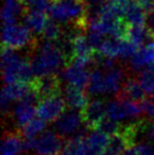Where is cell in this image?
<instances>
[{
	"label": "cell",
	"instance_id": "30",
	"mask_svg": "<svg viewBox=\"0 0 154 155\" xmlns=\"http://www.w3.org/2000/svg\"><path fill=\"white\" fill-rule=\"evenodd\" d=\"M52 0H33L30 3L29 8L30 10L33 11H39V12L45 13L49 15L50 10H51Z\"/></svg>",
	"mask_w": 154,
	"mask_h": 155
},
{
	"label": "cell",
	"instance_id": "20",
	"mask_svg": "<svg viewBox=\"0 0 154 155\" xmlns=\"http://www.w3.org/2000/svg\"><path fill=\"white\" fill-rule=\"evenodd\" d=\"M88 95H100L106 94L105 88V76L99 68H94L90 72V78H89V86L87 88Z\"/></svg>",
	"mask_w": 154,
	"mask_h": 155
},
{
	"label": "cell",
	"instance_id": "19",
	"mask_svg": "<svg viewBox=\"0 0 154 155\" xmlns=\"http://www.w3.org/2000/svg\"><path fill=\"white\" fill-rule=\"evenodd\" d=\"M127 22L130 25L135 27H146L147 23V13L139 6L135 0H131L129 8L125 16Z\"/></svg>",
	"mask_w": 154,
	"mask_h": 155
},
{
	"label": "cell",
	"instance_id": "13",
	"mask_svg": "<svg viewBox=\"0 0 154 155\" xmlns=\"http://www.w3.org/2000/svg\"><path fill=\"white\" fill-rule=\"evenodd\" d=\"M62 76L69 82V86L75 87V88L81 89V90H84V89L87 90L89 86L90 74L86 68H80L71 64L64 70Z\"/></svg>",
	"mask_w": 154,
	"mask_h": 155
},
{
	"label": "cell",
	"instance_id": "16",
	"mask_svg": "<svg viewBox=\"0 0 154 155\" xmlns=\"http://www.w3.org/2000/svg\"><path fill=\"white\" fill-rule=\"evenodd\" d=\"M25 25L30 30L33 34H42L50 17L48 14L39 11L30 10V12L25 17Z\"/></svg>",
	"mask_w": 154,
	"mask_h": 155
},
{
	"label": "cell",
	"instance_id": "8",
	"mask_svg": "<svg viewBox=\"0 0 154 155\" xmlns=\"http://www.w3.org/2000/svg\"><path fill=\"white\" fill-rule=\"evenodd\" d=\"M106 104L107 102L103 100L94 99L89 102L84 111H81L84 126L92 132L95 131L96 127L107 117Z\"/></svg>",
	"mask_w": 154,
	"mask_h": 155
},
{
	"label": "cell",
	"instance_id": "28",
	"mask_svg": "<svg viewBox=\"0 0 154 155\" xmlns=\"http://www.w3.org/2000/svg\"><path fill=\"white\" fill-rule=\"evenodd\" d=\"M121 102H123L126 114L130 118H136V117H139L143 114L142 109H140L138 104H135V102H132V101H121Z\"/></svg>",
	"mask_w": 154,
	"mask_h": 155
},
{
	"label": "cell",
	"instance_id": "29",
	"mask_svg": "<svg viewBox=\"0 0 154 155\" xmlns=\"http://www.w3.org/2000/svg\"><path fill=\"white\" fill-rule=\"evenodd\" d=\"M138 104H139L140 109H142L143 114L149 119V121L154 123V101L153 100L149 97Z\"/></svg>",
	"mask_w": 154,
	"mask_h": 155
},
{
	"label": "cell",
	"instance_id": "2",
	"mask_svg": "<svg viewBox=\"0 0 154 155\" xmlns=\"http://www.w3.org/2000/svg\"><path fill=\"white\" fill-rule=\"evenodd\" d=\"M31 67L35 77L48 75H59L62 69L67 68V61L61 49L56 42L43 40L38 42L36 50L30 54Z\"/></svg>",
	"mask_w": 154,
	"mask_h": 155
},
{
	"label": "cell",
	"instance_id": "10",
	"mask_svg": "<svg viewBox=\"0 0 154 155\" xmlns=\"http://www.w3.org/2000/svg\"><path fill=\"white\" fill-rule=\"evenodd\" d=\"M129 77V74H127V69L123 67H115L107 71L105 75L106 94H112L116 96L120 92L123 84Z\"/></svg>",
	"mask_w": 154,
	"mask_h": 155
},
{
	"label": "cell",
	"instance_id": "33",
	"mask_svg": "<svg viewBox=\"0 0 154 155\" xmlns=\"http://www.w3.org/2000/svg\"><path fill=\"white\" fill-rule=\"evenodd\" d=\"M21 1H22L23 3H25L27 6H29V5H30V3H31V2L33 1V0H21Z\"/></svg>",
	"mask_w": 154,
	"mask_h": 155
},
{
	"label": "cell",
	"instance_id": "23",
	"mask_svg": "<svg viewBox=\"0 0 154 155\" xmlns=\"http://www.w3.org/2000/svg\"><path fill=\"white\" fill-rule=\"evenodd\" d=\"M41 36H42L43 40L45 41L58 42L64 37V29H62L61 25H58L57 22H55V21L50 18V20L48 21Z\"/></svg>",
	"mask_w": 154,
	"mask_h": 155
},
{
	"label": "cell",
	"instance_id": "22",
	"mask_svg": "<svg viewBox=\"0 0 154 155\" xmlns=\"http://www.w3.org/2000/svg\"><path fill=\"white\" fill-rule=\"evenodd\" d=\"M30 84L25 82H16L13 84H8L4 86L2 89V93L5 94V96L12 101H20L23 97L30 91Z\"/></svg>",
	"mask_w": 154,
	"mask_h": 155
},
{
	"label": "cell",
	"instance_id": "6",
	"mask_svg": "<svg viewBox=\"0 0 154 155\" xmlns=\"http://www.w3.org/2000/svg\"><path fill=\"white\" fill-rule=\"evenodd\" d=\"M66 141L58 133L45 130L36 137L35 151L38 155H59L60 152L64 151Z\"/></svg>",
	"mask_w": 154,
	"mask_h": 155
},
{
	"label": "cell",
	"instance_id": "7",
	"mask_svg": "<svg viewBox=\"0 0 154 155\" xmlns=\"http://www.w3.org/2000/svg\"><path fill=\"white\" fill-rule=\"evenodd\" d=\"M30 87L32 90L37 93L40 98V101L45 98L62 95V92H64L61 90V81L59 79V75L34 77V79L30 82Z\"/></svg>",
	"mask_w": 154,
	"mask_h": 155
},
{
	"label": "cell",
	"instance_id": "24",
	"mask_svg": "<svg viewBox=\"0 0 154 155\" xmlns=\"http://www.w3.org/2000/svg\"><path fill=\"white\" fill-rule=\"evenodd\" d=\"M119 47H120V40L119 39L109 37V38L103 40V42L101 43L100 48L97 50L96 53L101 56H105V57L114 58L115 59V58L118 57Z\"/></svg>",
	"mask_w": 154,
	"mask_h": 155
},
{
	"label": "cell",
	"instance_id": "25",
	"mask_svg": "<svg viewBox=\"0 0 154 155\" xmlns=\"http://www.w3.org/2000/svg\"><path fill=\"white\" fill-rule=\"evenodd\" d=\"M106 113H107V117L111 120L118 123L125 119L127 116L126 111L123 109V102L119 100H110L106 104Z\"/></svg>",
	"mask_w": 154,
	"mask_h": 155
},
{
	"label": "cell",
	"instance_id": "9",
	"mask_svg": "<svg viewBox=\"0 0 154 155\" xmlns=\"http://www.w3.org/2000/svg\"><path fill=\"white\" fill-rule=\"evenodd\" d=\"M146 94L147 93L142 88L137 78L129 77L123 84L120 92L115 96V99L119 101H132L140 104L145 99H147Z\"/></svg>",
	"mask_w": 154,
	"mask_h": 155
},
{
	"label": "cell",
	"instance_id": "32",
	"mask_svg": "<svg viewBox=\"0 0 154 155\" xmlns=\"http://www.w3.org/2000/svg\"><path fill=\"white\" fill-rule=\"evenodd\" d=\"M87 1H88L89 4H98V5H100L106 0H87Z\"/></svg>",
	"mask_w": 154,
	"mask_h": 155
},
{
	"label": "cell",
	"instance_id": "11",
	"mask_svg": "<svg viewBox=\"0 0 154 155\" xmlns=\"http://www.w3.org/2000/svg\"><path fill=\"white\" fill-rule=\"evenodd\" d=\"M62 96L64 98L67 107L71 110L84 111L90 102L87 91L69 86V84L68 87L64 88V92H62Z\"/></svg>",
	"mask_w": 154,
	"mask_h": 155
},
{
	"label": "cell",
	"instance_id": "18",
	"mask_svg": "<svg viewBox=\"0 0 154 155\" xmlns=\"http://www.w3.org/2000/svg\"><path fill=\"white\" fill-rule=\"evenodd\" d=\"M88 135L78 134L77 136L66 141L62 155H89L86 138Z\"/></svg>",
	"mask_w": 154,
	"mask_h": 155
},
{
	"label": "cell",
	"instance_id": "4",
	"mask_svg": "<svg viewBox=\"0 0 154 155\" xmlns=\"http://www.w3.org/2000/svg\"><path fill=\"white\" fill-rule=\"evenodd\" d=\"M54 127L58 134L66 140L77 136L86 128L82 112L69 109L54 123Z\"/></svg>",
	"mask_w": 154,
	"mask_h": 155
},
{
	"label": "cell",
	"instance_id": "12",
	"mask_svg": "<svg viewBox=\"0 0 154 155\" xmlns=\"http://www.w3.org/2000/svg\"><path fill=\"white\" fill-rule=\"evenodd\" d=\"M22 136L20 130H8L1 140V155H20L22 152Z\"/></svg>",
	"mask_w": 154,
	"mask_h": 155
},
{
	"label": "cell",
	"instance_id": "1",
	"mask_svg": "<svg viewBox=\"0 0 154 155\" xmlns=\"http://www.w3.org/2000/svg\"><path fill=\"white\" fill-rule=\"evenodd\" d=\"M89 8L87 0H52L49 17L66 29L86 32L89 28Z\"/></svg>",
	"mask_w": 154,
	"mask_h": 155
},
{
	"label": "cell",
	"instance_id": "15",
	"mask_svg": "<svg viewBox=\"0 0 154 155\" xmlns=\"http://www.w3.org/2000/svg\"><path fill=\"white\" fill-rule=\"evenodd\" d=\"M108 135L98 131H93L87 136L86 143L89 150V155H98L106 152V149L109 143Z\"/></svg>",
	"mask_w": 154,
	"mask_h": 155
},
{
	"label": "cell",
	"instance_id": "21",
	"mask_svg": "<svg viewBox=\"0 0 154 155\" xmlns=\"http://www.w3.org/2000/svg\"><path fill=\"white\" fill-rule=\"evenodd\" d=\"M47 129V121L42 120L41 118H33L29 124H27L20 130V134L22 138H35L42 134Z\"/></svg>",
	"mask_w": 154,
	"mask_h": 155
},
{
	"label": "cell",
	"instance_id": "27",
	"mask_svg": "<svg viewBox=\"0 0 154 155\" xmlns=\"http://www.w3.org/2000/svg\"><path fill=\"white\" fill-rule=\"evenodd\" d=\"M120 129H121V126L118 123H115V121L111 120V119H109L108 117H106V118L96 127L95 131L103 132L110 137L114 134H117V133L120 131Z\"/></svg>",
	"mask_w": 154,
	"mask_h": 155
},
{
	"label": "cell",
	"instance_id": "3",
	"mask_svg": "<svg viewBox=\"0 0 154 155\" xmlns=\"http://www.w3.org/2000/svg\"><path fill=\"white\" fill-rule=\"evenodd\" d=\"M39 41L25 25H2V47L12 50H20L29 48V55L36 50Z\"/></svg>",
	"mask_w": 154,
	"mask_h": 155
},
{
	"label": "cell",
	"instance_id": "14",
	"mask_svg": "<svg viewBox=\"0 0 154 155\" xmlns=\"http://www.w3.org/2000/svg\"><path fill=\"white\" fill-rule=\"evenodd\" d=\"M36 114V107L18 101L13 107L12 120L17 130H21L27 124H29L34 118Z\"/></svg>",
	"mask_w": 154,
	"mask_h": 155
},
{
	"label": "cell",
	"instance_id": "5",
	"mask_svg": "<svg viewBox=\"0 0 154 155\" xmlns=\"http://www.w3.org/2000/svg\"><path fill=\"white\" fill-rule=\"evenodd\" d=\"M67 104L62 95L42 99L36 108V114L44 121H56L64 112Z\"/></svg>",
	"mask_w": 154,
	"mask_h": 155
},
{
	"label": "cell",
	"instance_id": "31",
	"mask_svg": "<svg viewBox=\"0 0 154 155\" xmlns=\"http://www.w3.org/2000/svg\"><path fill=\"white\" fill-rule=\"evenodd\" d=\"M147 28L154 39V12L147 14Z\"/></svg>",
	"mask_w": 154,
	"mask_h": 155
},
{
	"label": "cell",
	"instance_id": "26",
	"mask_svg": "<svg viewBox=\"0 0 154 155\" xmlns=\"http://www.w3.org/2000/svg\"><path fill=\"white\" fill-rule=\"evenodd\" d=\"M137 80L139 81L142 88L148 95H152L154 93V67L150 65L147 70L142 73L137 74Z\"/></svg>",
	"mask_w": 154,
	"mask_h": 155
},
{
	"label": "cell",
	"instance_id": "17",
	"mask_svg": "<svg viewBox=\"0 0 154 155\" xmlns=\"http://www.w3.org/2000/svg\"><path fill=\"white\" fill-rule=\"evenodd\" d=\"M133 146L135 145L130 140L129 137L123 132L119 131L117 134L110 136L106 152H108L111 155H121L128 148H131Z\"/></svg>",
	"mask_w": 154,
	"mask_h": 155
}]
</instances>
